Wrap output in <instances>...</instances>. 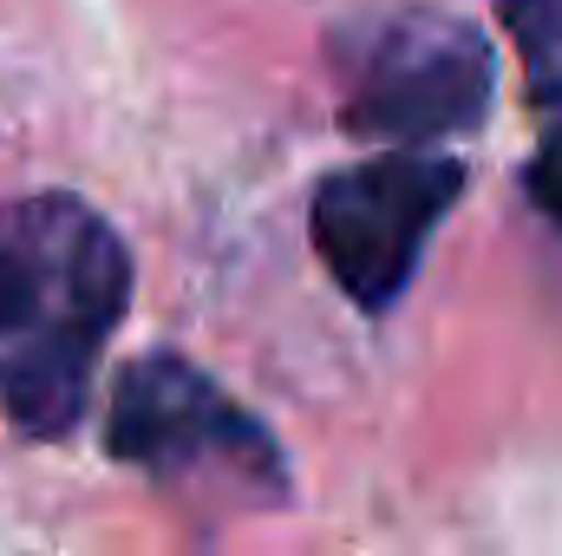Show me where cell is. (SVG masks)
<instances>
[{
	"label": "cell",
	"mask_w": 562,
	"mask_h": 556,
	"mask_svg": "<svg viewBox=\"0 0 562 556\" xmlns=\"http://www.w3.org/2000/svg\"><path fill=\"white\" fill-rule=\"evenodd\" d=\"M132 301L125 236L72 190L0 210V413L26 438H66L105 341Z\"/></svg>",
	"instance_id": "cell-1"
},
{
	"label": "cell",
	"mask_w": 562,
	"mask_h": 556,
	"mask_svg": "<svg viewBox=\"0 0 562 556\" xmlns=\"http://www.w3.org/2000/svg\"><path fill=\"white\" fill-rule=\"evenodd\" d=\"M524 184H530V203L562 230V119L543 132L537 157H530V170H524Z\"/></svg>",
	"instance_id": "cell-6"
},
{
	"label": "cell",
	"mask_w": 562,
	"mask_h": 556,
	"mask_svg": "<svg viewBox=\"0 0 562 556\" xmlns=\"http://www.w3.org/2000/svg\"><path fill=\"white\" fill-rule=\"evenodd\" d=\"M464 190V164L438 151H380L314 184L307 236L321 269L360 314H386L419 269L431 230Z\"/></svg>",
	"instance_id": "cell-4"
},
{
	"label": "cell",
	"mask_w": 562,
	"mask_h": 556,
	"mask_svg": "<svg viewBox=\"0 0 562 556\" xmlns=\"http://www.w3.org/2000/svg\"><path fill=\"white\" fill-rule=\"evenodd\" d=\"M504 26L517 40L530 92L543 105H562V0H504Z\"/></svg>",
	"instance_id": "cell-5"
},
{
	"label": "cell",
	"mask_w": 562,
	"mask_h": 556,
	"mask_svg": "<svg viewBox=\"0 0 562 556\" xmlns=\"http://www.w3.org/2000/svg\"><path fill=\"white\" fill-rule=\"evenodd\" d=\"M340 66V119L360 138H386L400 151H425L438 138H464L491 119L497 59L491 40L438 7H400L334 40Z\"/></svg>",
	"instance_id": "cell-3"
},
{
	"label": "cell",
	"mask_w": 562,
	"mask_h": 556,
	"mask_svg": "<svg viewBox=\"0 0 562 556\" xmlns=\"http://www.w3.org/2000/svg\"><path fill=\"white\" fill-rule=\"evenodd\" d=\"M105 452L119 465L150 471L157 485H210L249 504L288 498V458L276 432L177 347L138 354L119 374Z\"/></svg>",
	"instance_id": "cell-2"
}]
</instances>
